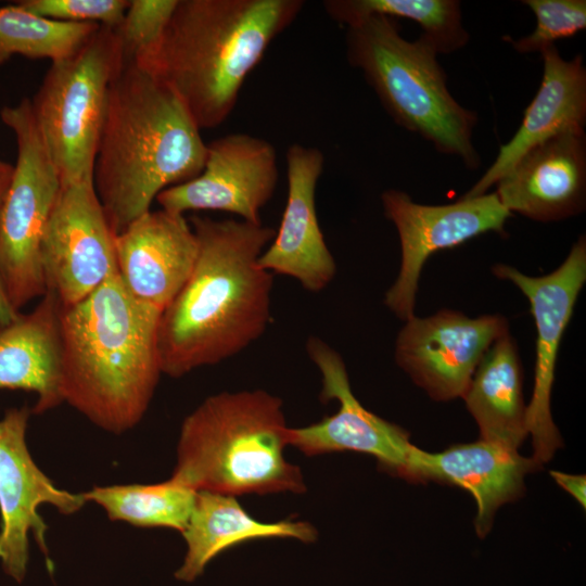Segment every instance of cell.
Here are the masks:
<instances>
[{
	"instance_id": "obj_3",
	"label": "cell",
	"mask_w": 586,
	"mask_h": 586,
	"mask_svg": "<svg viewBox=\"0 0 586 586\" xmlns=\"http://www.w3.org/2000/svg\"><path fill=\"white\" fill-rule=\"evenodd\" d=\"M161 314L136 300L116 269L80 302L61 306L63 402L109 433L135 428L163 374Z\"/></svg>"
},
{
	"instance_id": "obj_22",
	"label": "cell",
	"mask_w": 586,
	"mask_h": 586,
	"mask_svg": "<svg viewBox=\"0 0 586 586\" xmlns=\"http://www.w3.org/2000/svg\"><path fill=\"white\" fill-rule=\"evenodd\" d=\"M181 534L187 553L175 576L184 582L194 581L213 558L241 543L266 538L311 543L318 536L309 522H262L250 515L234 496L212 492H196L191 515Z\"/></svg>"
},
{
	"instance_id": "obj_1",
	"label": "cell",
	"mask_w": 586,
	"mask_h": 586,
	"mask_svg": "<svg viewBox=\"0 0 586 586\" xmlns=\"http://www.w3.org/2000/svg\"><path fill=\"white\" fill-rule=\"evenodd\" d=\"M190 224L198 257L190 277L163 309L157 329L162 373L171 378L240 354L271 320L273 275L258 260L276 230L198 215Z\"/></svg>"
},
{
	"instance_id": "obj_27",
	"label": "cell",
	"mask_w": 586,
	"mask_h": 586,
	"mask_svg": "<svg viewBox=\"0 0 586 586\" xmlns=\"http://www.w3.org/2000/svg\"><path fill=\"white\" fill-rule=\"evenodd\" d=\"M178 0H130L116 28L124 61L144 66L164 36Z\"/></svg>"
},
{
	"instance_id": "obj_26",
	"label": "cell",
	"mask_w": 586,
	"mask_h": 586,
	"mask_svg": "<svg viewBox=\"0 0 586 586\" xmlns=\"http://www.w3.org/2000/svg\"><path fill=\"white\" fill-rule=\"evenodd\" d=\"M36 15L17 3L0 7V65L14 55L55 63L74 54L100 27Z\"/></svg>"
},
{
	"instance_id": "obj_23",
	"label": "cell",
	"mask_w": 586,
	"mask_h": 586,
	"mask_svg": "<svg viewBox=\"0 0 586 586\" xmlns=\"http://www.w3.org/2000/svg\"><path fill=\"white\" fill-rule=\"evenodd\" d=\"M522 383L517 346L508 331L485 353L462 396L480 440L519 449L528 434Z\"/></svg>"
},
{
	"instance_id": "obj_2",
	"label": "cell",
	"mask_w": 586,
	"mask_h": 586,
	"mask_svg": "<svg viewBox=\"0 0 586 586\" xmlns=\"http://www.w3.org/2000/svg\"><path fill=\"white\" fill-rule=\"evenodd\" d=\"M177 93L124 61L107 95L93 184L115 234L151 211L157 195L195 178L206 143Z\"/></svg>"
},
{
	"instance_id": "obj_28",
	"label": "cell",
	"mask_w": 586,
	"mask_h": 586,
	"mask_svg": "<svg viewBox=\"0 0 586 586\" xmlns=\"http://www.w3.org/2000/svg\"><path fill=\"white\" fill-rule=\"evenodd\" d=\"M536 17L535 29L525 37L504 40L520 53L542 52L555 41L586 28L585 0H523Z\"/></svg>"
},
{
	"instance_id": "obj_12",
	"label": "cell",
	"mask_w": 586,
	"mask_h": 586,
	"mask_svg": "<svg viewBox=\"0 0 586 586\" xmlns=\"http://www.w3.org/2000/svg\"><path fill=\"white\" fill-rule=\"evenodd\" d=\"M493 273L512 282L526 296L534 317L536 362L534 388L527 406V431L532 435L533 459L549 461L562 441L550 411L557 356L561 339L586 281V239L579 237L565 260L552 272L531 277L508 265H495Z\"/></svg>"
},
{
	"instance_id": "obj_15",
	"label": "cell",
	"mask_w": 586,
	"mask_h": 586,
	"mask_svg": "<svg viewBox=\"0 0 586 586\" xmlns=\"http://www.w3.org/2000/svg\"><path fill=\"white\" fill-rule=\"evenodd\" d=\"M405 322L395 343L396 364L440 402L464 395L485 353L509 331L502 316L470 318L451 309Z\"/></svg>"
},
{
	"instance_id": "obj_6",
	"label": "cell",
	"mask_w": 586,
	"mask_h": 586,
	"mask_svg": "<svg viewBox=\"0 0 586 586\" xmlns=\"http://www.w3.org/2000/svg\"><path fill=\"white\" fill-rule=\"evenodd\" d=\"M345 43L348 63L362 73L397 125L440 153L461 158L469 169L480 167L472 142L477 115L450 94L438 53L426 38L408 41L396 20L373 14L346 26Z\"/></svg>"
},
{
	"instance_id": "obj_20",
	"label": "cell",
	"mask_w": 586,
	"mask_h": 586,
	"mask_svg": "<svg viewBox=\"0 0 586 586\" xmlns=\"http://www.w3.org/2000/svg\"><path fill=\"white\" fill-rule=\"evenodd\" d=\"M543 80L524 111L514 136L500 145L499 152L479 181L461 198L472 199L486 191L507 174L531 149L571 129L586 124V68L582 55L566 61L555 44L540 52Z\"/></svg>"
},
{
	"instance_id": "obj_5",
	"label": "cell",
	"mask_w": 586,
	"mask_h": 586,
	"mask_svg": "<svg viewBox=\"0 0 586 586\" xmlns=\"http://www.w3.org/2000/svg\"><path fill=\"white\" fill-rule=\"evenodd\" d=\"M282 400L264 390L221 392L182 421L170 480L195 492L230 496L306 491L284 457Z\"/></svg>"
},
{
	"instance_id": "obj_11",
	"label": "cell",
	"mask_w": 586,
	"mask_h": 586,
	"mask_svg": "<svg viewBox=\"0 0 586 586\" xmlns=\"http://www.w3.org/2000/svg\"><path fill=\"white\" fill-rule=\"evenodd\" d=\"M115 237L93 180L62 184L41 241L47 290L62 307L80 302L116 269Z\"/></svg>"
},
{
	"instance_id": "obj_19",
	"label": "cell",
	"mask_w": 586,
	"mask_h": 586,
	"mask_svg": "<svg viewBox=\"0 0 586 586\" xmlns=\"http://www.w3.org/2000/svg\"><path fill=\"white\" fill-rule=\"evenodd\" d=\"M539 468L518 450L479 440L434 454L415 447L406 479L436 481L468 491L476 502L474 525L482 538L489 532L497 509L518 499L525 475Z\"/></svg>"
},
{
	"instance_id": "obj_21",
	"label": "cell",
	"mask_w": 586,
	"mask_h": 586,
	"mask_svg": "<svg viewBox=\"0 0 586 586\" xmlns=\"http://www.w3.org/2000/svg\"><path fill=\"white\" fill-rule=\"evenodd\" d=\"M61 303L47 290L37 306L0 328V390L37 395L34 413L63 403L61 379Z\"/></svg>"
},
{
	"instance_id": "obj_18",
	"label": "cell",
	"mask_w": 586,
	"mask_h": 586,
	"mask_svg": "<svg viewBox=\"0 0 586 586\" xmlns=\"http://www.w3.org/2000/svg\"><path fill=\"white\" fill-rule=\"evenodd\" d=\"M502 206L540 222L581 214L586 204V136L571 128L527 151L497 181Z\"/></svg>"
},
{
	"instance_id": "obj_30",
	"label": "cell",
	"mask_w": 586,
	"mask_h": 586,
	"mask_svg": "<svg viewBox=\"0 0 586 586\" xmlns=\"http://www.w3.org/2000/svg\"><path fill=\"white\" fill-rule=\"evenodd\" d=\"M552 479L568 493H570L583 507H585V475H573L559 471H551Z\"/></svg>"
},
{
	"instance_id": "obj_8",
	"label": "cell",
	"mask_w": 586,
	"mask_h": 586,
	"mask_svg": "<svg viewBox=\"0 0 586 586\" xmlns=\"http://www.w3.org/2000/svg\"><path fill=\"white\" fill-rule=\"evenodd\" d=\"M0 118L14 133L17 145L12 179L0 209V277L11 304L20 311L47 292L41 241L62 182L30 99L3 106Z\"/></svg>"
},
{
	"instance_id": "obj_14",
	"label": "cell",
	"mask_w": 586,
	"mask_h": 586,
	"mask_svg": "<svg viewBox=\"0 0 586 586\" xmlns=\"http://www.w3.org/2000/svg\"><path fill=\"white\" fill-rule=\"evenodd\" d=\"M278 181L277 151L269 141L228 133L206 143L204 167L195 178L162 191L155 201L176 214L220 211L258 225Z\"/></svg>"
},
{
	"instance_id": "obj_31",
	"label": "cell",
	"mask_w": 586,
	"mask_h": 586,
	"mask_svg": "<svg viewBox=\"0 0 586 586\" xmlns=\"http://www.w3.org/2000/svg\"><path fill=\"white\" fill-rule=\"evenodd\" d=\"M18 315L20 311L11 304L0 277V328L10 324Z\"/></svg>"
},
{
	"instance_id": "obj_16",
	"label": "cell",
	"mask_w": 586,
	"mask_h": 586,
	"mask_svg": "<svg viewBox=\"0 0 586 586\" xmlns=\"http://www.w3.org/2000/svg\"><path fill=\"white\" fill-rule=\"evenodd\" d=\"M288 199L280 226L259 257L272 275L295 279L306 291L321 292L333 280L336 264L316 212V188L324 156L314 146L292 143L285 153Z\"/></svg>"
},
{
	"instance_id": "obj_9",
	"label": "cell",
	"mask_w": 586,
	"mask_h": 586,
	"mask_svg": "<svg viewBox=\"0 0 586 586\" xmlns=\"http://www.w3.org/2000/svg\"><path fill=\"white\" fill-rule=\"evenodd\" d=\"M381 202L384 215L397 230L402 250L400 268L384 304L404 321L415 316L420 273L432 254L486 232L504 233L512 215L495 192L460 198L451 204L424 205L403 191L388 189L381 194Z\"/></svg>"
},
{
	"instance_id": "obj_13",
	"label": "cell",
	"mask_w": 586,
	"mask_h": 586,
	"mask_svg": "<svg viewBox=\"0 0 586 586\" xmlns=\"http://www.w3.org/2000/svg\"><path fill=\"white\" fill-rule=\"evenodd\" d=\"M306 352L321 373L324 402L335 399L339 409L316 423L289 428L288 444L306 456L355 451L373 456L380 467L400 477L407 476L415 449L409 434L367 410L352 392L341 355L317 336H309Z\"/></svg>"
},
{
	"instance_id": "obj_25",
	"label": "cell",
	"mask_w": 586,
	"mask_h": 586,
	"mask_svg": "<svg viewBox=\"0 0 586 586\" xmlns=\"http://www.w3.org/2000/svg\"><path fill=\"white\" fill-rule=\"evenodd\" d=\"M326 13L348 26L368 15L407 18L419 24L424 38L437 53H450L470 40L462 24L461 4L456 0H328Z\"/></svg>"
},
{
	"instance_id": "obj_10",
	"label": "cell",
	"mask_w": 586,
	"mask_h": 586,
	"mask_svg": "<svg viewBox=\"0 0 586 586\" xmlns=\"http://www.w3.org/2000/svg\"><path fill=\"white\" fill-rule=\"evenodd\" d=\"M30 412L26 406L11 408L0 420V561L17 583L26 574L29 533L52 571L46 540L48 525L38 508L47 504L63 514H73L87 502L82 493L58 488L35 463L25 440Z\"/></svg>"
},
{
	"instance_id": "obj_32",
	"label": "cell",
	"mask_w": 586,
	"mask_h": 586,
	"mask_svg": "<svg viewBox=\"0 0 586 586\" xmlns=\"http://www.w3.org/2000/svg\"><path fill=\"white\" fill-rule=\"evenodd\" d=\"M13 174V165L0 160V209L8 192Z\"/></svg>"
},
{
	"instance_id": "obj_17",
	"label": "cell",
	"mask_w": 586,
	"mask_h": 586,
	"mask_svg": "<svg viewBox=\"0 0 586 586\" xmlns=\"http://www.w3.org/2000/svg\"><path fill=\"white\" fill-rule=\"evenodd\" d=\"M199 243L184 215L150 211L115 237L116 270L126 290L161 311L190 277Z\"/></svg>"
},
{
	"instance_id": "obj_29",
	"label": "cell",
	"mask_w": 586,
	"mask_h": 586,
	"mask_svg": "<svg viewBox=\"0 0 586 586\" xmlns=\"http://www.w3.org/2000/svg\"><path fill=\"white\" fill-rule=\"evenodd\" d=\"M15 3L46 18L114 29L122 24L129 5L128 0H21Z\"/></svg>"
},
{
	"instance_id": "obj_4",
	"label": "cell",
	"mask_w": 586,
	"mask_h": 586,
	"mask_svg": "<svg viewBox=\"0 0 586 586\" xmlns=\"http://www.w3.org/2000/svg\"><path fill=\"white\" fill-rule=\"evenodd\" d=\"M303 0H178L142 67L180 98L200 129L233 112L245 78L298 16Z\"/></svg>"
},
{
	"instance_id": "obj_7",
	"label": "cell",
	"mask_w": 586,
	"mask_h": 586,
	"mask_svg": "<svg viewBox=\"0 0 586 586\" xmlns=\"http://www.w3.org/2000/svg\"><path fill=\"white\" fill-rule=\"evenodd\" d=\"M123 62L116 29L100 26L74 54L51 63L30 100L62 184L93 180L109 90Z\"/></svg>"
},
{
	"instance_id": "obj_24",
	"label": "cell",
	"mask_w": 586,
	"mask_h": 586,
	"mask_svg": "<svg viewBox=\"0 0 586 586\" xmlns=\"http://www.w3.org/2000/svg\"><path fill=\"white\" fill-rule=\"evenodd\" d=\"M112 521L139 527H166L182 533L191 515L196 492L170 479L156 484L95 486L82 493Z\"/></svg>"
}]
</instances>
